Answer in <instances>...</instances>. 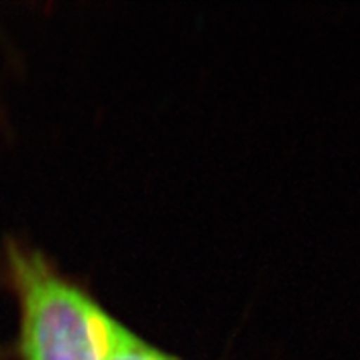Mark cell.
I'll return each instance as SVG.
<instances>
[{"label": "cell", "mask_w": 360, "mask_h": 360, "mask_svg": "<svg viewBox=\"0 0 360 360\" xmlns=\"http://www.w3.org/2000/svg\"><path fill=\"white\" fill-rule=\"evenodd\" d=\"M11 274L20 296L25 360H106L127 330L89 295L66 283L39 252L11 246Z\"/></svg>", "instance_id": "obj_1"}, {"label": "cell", "mask_w": 360, "mask_h": 360, "mask_svg": "<svg viewBox=\"0 0 360 360\" xmlns=\"http://www.w3.org/2000/svg\"><path fill=\"white\" fill-rule=\"evenodd\" d=\"M106 360H172L167 356L165 352L156 350V348L148 347L146 342H142L141 338L124 330L122 336L118 338L116 347L112 348V352L108 354Z\"/></svg>", "instance_id": "obj_2"}]
</instances>
